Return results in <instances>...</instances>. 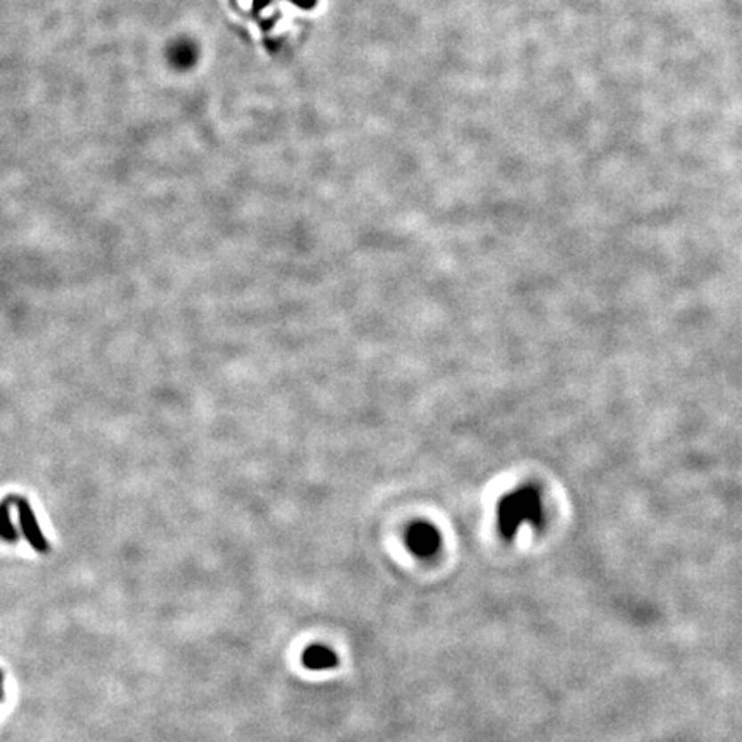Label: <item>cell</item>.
<instances>
[{
  "label": "cell",
  "instance_id": "obj_4",
  "mask_svg": "<svg viewBox=\"0 0 742 742\" xmlns=\"http://www.w3.org/2000/svg\"><path fill=\"white\" fill-rule=\"evenodd\" d=\"M302 660H304V665L308 668H311V670H323V668H334L339 665V658H337V655H335L332 649H328V648L322 646V644H319V646H311V648L304 653Z\"/></svg>",
  "mask_w": 742,
  "mask_h": 742
},
{
  "label": "cell",
  "instance_id": "obj_2",
  "mask_svg": "<svg viewBox=\"0 0 742 742\" xmlns=\"http://www.w3.org/2000/svg\"><path fill=\"white\" fill-rule=\"evenodd\" d=\"M442 544V536L439 529L430 522H418L407 531V546L421 559L433 557Z\"/></svg>",
  "mask_w": 742,
  "mask_h": 742
},
{
  "label": "cell",
  "instance_id": "obj_5",
  "mask_svg": "<svg viewBox=\"0 0 742 742\" xmlns=\"http://www.w3.org/2000/svg\"><path fill=\"white\" fill-rule=\"evenodd\" d=\"M4 528H2V538L7 542V544H14V542H18V533H16V529H14V526H12V520H11V509H9V502H5L4 504Z\"/></svg>",
  "mask_w": 742,
  "mask_h": 742
},
{
  "label": "cell",
  "instance_id": "obj_3",
  "mask_svg": "<svg viewBox=\"0 0 742 742\" xmlns=\"http://www.w3.org/2000/svg\"><path fill=\"white\" fill-rule=\"evenodd\" d=\"M16 505H18V512H20V524H21V531L25 535L26 542L33 546V550H36L38 553H47L49 552V542L45 538V535L42 533L36 518L33 514V509L29 505V502L26 500L25 496H16Z\"/></svg>",
  "mask_w": 742,
  "mask_h": 742
},
{
  "label": "cell",
  "instance_id": "obj_1",
  "mask_svg": "<svg viewBox=\"0 0 742 742\" xmlns=\"http://www.w3.org/2000/svg\"><path fill=\"white\" fill-rule=\"evenodd\" d=\"M496 520L505 540H512L526 524L540 528L544 522L542 496L535 488H520L507 495L498 505Z\"/></svg>",
  "mask_w": 742,
  "mask_h": 742
}]
</instances>
